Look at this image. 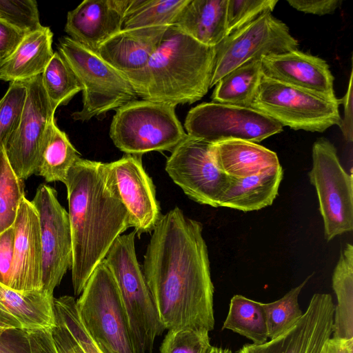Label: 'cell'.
Wrapping results in <instances>:
<instances>
[{"instance_id": "cell-1", "label": "cell", "mask_w": 353, "mask_h": 353, "mask_svg": "<svg viewBox=\"0 0 353 353\" xmlns=\"http://www.w3.org/2000/svg\"><path fill=\"white\" fill-rule=\"evenodd\" d=\"M203 225L178 207L152 230L143 273L165 329L210 332L214 285Z\"/></svg>"}, {"instance_id": "cell-2", "label": "cell", "mask_w": 353, "mask_h": 353, "mask_svg": "<svg viewBox=\"0 0 353 353\" xmlns=\"http://www.w3.org/2000/svg\"><path fill=\"white\" fill-rule=\"evenodd\" d=\"M64 184L72 244V282L79 296L130 223L108 163L80 158Z\"/></svg>"}, {"instance_id": "cell-3", "label": "cell", "mask_w": 353, "mask_h": 353, "mask_svg": "<svg viewBox=\"0 0 353 353\" xmlns=\"http://www.w3.org/2000/svg\"><path fill=\"white\" fill-rule=\"evenodd\" d=\"M214 55V47L205 46L170 26L134 91L142 99L174 106L193 103L210 88Z\"/></svg>"}, {"instance_id": "cell-4", "label": "cell", "mask_w": 353, "mask_h": 353, "mask_svg": "<svg viewBox=\"0 0 353 353\" xmlns=\"http://www.w3.org/2000/svg\"><path fill=\"white\" fill-rule=\"evenodd\" d=\"M136 232L120 235L103 262L118 288L137 353H151L165 330L146 284L135 250Z\"/></svg>"}, {"instance_id": "cell-5", "label": "cell", "mask_w": 353, "mask_h": 353, "mask_svg": "<svg viewBox=\"0 0 353 353\" xmlns=\"http://www.w3.org/2000/svg\"><path fill=\"white\" fill-rule=\"evenodd\" d=\"M76 307L101 353H137L118 288L103 261L90 276Z\"/></svg>"}, {"instance_id": "cell-6", "label": "cell", "mask_w": 353, "mask_h": 353, "mask_svg": "<svg viewBox=\"0 0 353 353\" xmlns=\"http://www.w3.org/2000/svg\"><path fill=\"white\" fill-rule=\"evenodd\" d=\"M59 53L82 86L83 107L72 114L74 120L88 121L137 99L125 77L97 52L63 37L59 40Z\"/></svg>"}, {"instance_id": "cell-7", "label": "cell", "mask_w": 353, "mask_h": 353, "mask_svg": "<svg viewBox=\"0 0 353 353\" xmlns=\"http://www.w3.org/2000/svg\"><path fill=\"white\" fill-rule=\"evenodd\" d=\"M175 107L149 100H133L116 109L110 137L125 154L172 151L187 135Z\"/></svg>"}, {"instance_id": "cell-8", "label": "cell", "mask_w": 353, "mask_h": 353, "mask_svg": "<svg viewBox=\"0 0 353 353\" xmlns=\"http://www.w3.org/2000/svg\"><path fill=\"white\" fill-rule=\"evenodd\" d=\"M339 99H330L263 75L250 108L283 127L323 132L339 125Z\"/></svg>"}, {"instance_id": "cell-9", "label": "cell", "mask_w": 353, "mask_h": 353, "mask_svg": "<svg viewBox=\"0 0 353 353\" xmlns=\"http://www.w3.org/2000/svg\"><path fill=\"white\" fill-rule=\"evenodd\" d=\"M310 182L316 190L324 236L330 241L353 230V178L340 163L334 145L325 138L312 145Z\"/></svg>"}, {"instance_id": "cell-10", "label": "cell", "mask_w": 353, "mask_h": 353, "mask_svg": "<svg viewBox=\"0 0 353 353\" xmlns=\"http://www.w3.org/2000/svg\"><path fill=\"white\" fill-rule=\"evenodd\" d=\"M299 43L285 23L265 13L228 35L214 47L210 88L225 74L256 59L298 49Z\"/></svg>"}, {"instance_id": "cell-11", "label": "cell", "mask_w": 353, "mask_h": 353, "mask_svg": "<svg viewBox=\"0 0 353 353\" xmlns=\"http://www.w3.org/2000/svg\"><path fill=\"white\" fill-rule=\"evenodd\" d=\"M184 127L188 136L211 143L233 139L259 143L283 130L280 123L252 108L216 102L191 108Z\"/></svg>"}, {"instance_id": "cell-12", "label": "cell", "mask_w": 353, "mask_h": 353, "mask_svg": "<svg viewBox=\"0 0 353 353\" xmlns=\"http://www.w3.org/2000/svg\"><path fill=\"white\" fill-rule=\"evenodd\" d=\"M212 145L187 134L172 150L165 169L188 197L200 204L217 208L232 177L216 165Z\"/></svg>"}, {"instance_id": "cell-13", "label": "cell", "mask_w": 353, "mask_h": 353, "mask_svg": "<svg viewBox=\"0 0 353 353\" xmlns=\"http://www.w3.org/2000/svg\"><path fill=\"white\" fill-rule=\"evenodd\" d=\"M38 213L42 247V290L53 296L72 263V244L68 213L57 191L46 184L37 188L31 201Z\"/></svg>"}, {"instance_id": "cell-14", "label": "cell", "mask_w": 353, "mask_h": 353, "mask_svg": "<svg viewBox=\"0 0 353 353\" xmlns=\"http://www.w3.org/2000/svg\"><path fill=\"white\" fill-rule=\"evenodd\" d=\"M26 101L17 128L3 145L13 170L22 180L37 173L46 128L54 119L41 83V74L25 81Z\"/></svg>"}, {"instance_id": "cell-15", "label": "cell", "mask_w": 353, "mask_h": 353, "mask_svg": "<svg viewBox=\"0 0 353 353\" xmlns=\"http://www.w3.org/2000/svg\"><path fill=\"white\" fill-rule=\"evenodd\" d=\"M334 307L330 294H314L290 329L264 343L245 344L236 353H323L332 334Z\"/></svg>"}, {"instance_id": "cell-16", "label": "cell", "mask_w": 353, "mask_h": 353, "mask_svg": "<svg viewBox=\"0 0 353 353\" xmlns=\"http://www.w3.org/2000/svg\"><path fill=\"white\" fill-rule=\"evenodd\" d=\"M108 163L129 214L130 227L139 237L152 232L161 215L155 188L143 168L141 155L125 154Z\"/></svg>"}, {"instance_id": "cell-17", "label": "cell", "mask_w": 353, "mask_h": 353, "mask_svg": "<svg viewBox=\"0 0 353 353\" xmlns=\"http://www.w3.org/2000/svg\"><path fill=\"white\" fill-rule=\"evenodd\" d=\"M14 256L9 288L26 292L42 290V247L38 213L24 196L14 223Z\"/></svg>"}, {"instance_id": "cell-18", "label": "cell", "mask_w": 353, "mask_h": 353, "mask_svg": "<svg viewBox=\"0 0 353 353\" xmlns=\"http://www.w3.org/2000/svg\"><path fill=\"white\" fill-rule=\"evenodd\" d=\"M168 27L121 29L96 52L123 74L134 88Z\"/></svg>"}, {"instance_id": "cell-19", "label": "cell", "mask_w": 353, "mask_h": 353, "mask_svg": "<svg viewBox=\"0 0 353 353\" xmlns=\"http://www.w3.org/2000/svg\"><path fill=\"white\" fill-rule=\"evenodd\" d=\"M264 76L330 99H336L327 62L298 49L261 57Z\"/></svg>"}, {"instance_id": "cell-20", "label": "cell", "mask_w": 353, "mask_h": 353, "mask_svg": "<svg viewBox=\"0 0 353 353\" xmlns=\"http://www.w3.org/2000/svg\"><path fill=\"white\" fill-rule=\"evenodd\" d=\"M130 0H84L67 15L65 31L68 37L97 51L105 41L122 29Z\"/></svg>"}, {"instance_id": "cell-21", "label": "cell", "mask_w": 353, "mask_h": 353, "mask_svg": "<svg viewBox=\"0 0 353 353\" xmlns=\"http://www.w3.org/2000/svg\"><path fill=\"white\" fill-rule=\"evenodd\" d=\"M0 323L8 329H50L56 324L54 298L43 290L21 292L0 283Z\"/></svg>"}, {"instance_id": "cell-22", "label": "cell", "mask_w": 353, "mask_h": 353, "mask_svg": "<svg viewBox=\"0 0 353 353\" xmlns=\"http://www.w3.org/2000/svg\"><path fill=\"white\" fill-rule=\"evenodd\" d=\"M52 37L50 28L46 26L28 33L0 63V79L12 83L41 74L54 54Z\"/></svg>"}, {"instance_id": "cell-23", "label": "cell", "mask_w": 353, "mask_h": 353, "mask_svg": "<svg viewBox=\"0 0 353 353\" xmlns=\"http://www.w3.org/2000/svg\"><path fill=\"white\" fill-rule=\"evenodd\" d=\"M283 176L280 164L243 179L232 178L219 207L250 212L270 205L278 195Z\"/></svg>"}, {"instance_id": "cell-24", "label": "cell", "mask_w": 353, "mask_h": 353, "mask_svg": "<svg viewBox=\"0 0 353 353\" xmlns=\"http://www.w3.org/2000/svg\"><path fill=\"white\" fill-rule=\"evenodd\" d=\"M212 154L219 169L234 179H243L280 165L276 152L243 140L212 143Z\"/></svg>"}, {"instance_id": "cell-25", "label": "cell", "mask_w": 353, "mask_h": 353, "mask_svg": "<svg viewBox=\"0 0 353 353\" xmlns=\"http://www.w3.org/2000/svg\"><path fill=\"white\" fill-rule=\"evenodd\" d=\"M228 0H189L174 24L198 42L215 47L227 37Z\"/></svg>"}, {"instance_id": "cell-26", "label": "cell", "mask_w": 353, "mask_h": 353, "mask_svg": "<svg viewBox=\"0 0 353 353\" xmlns=\"http://www.w3.org/2000/svg\"><path fill=\"white\" fill-rule=\"evenodd\" d=\"M80 158L67 134L57 127L54 119L50 121L43 136L36 174L48 183H64L69 170Z\"/></svg>"}, {"instance_id": "cell-27", "label": "cell", "mask_w": 353, "mask_h": 353, "mask_svg": "<svg viewBox=\"0 0 353 353\" xmlns=\"http://www.w3.org/2000/svg\"><path fill=\"white\" fill-rule=\"evenodd\" d=\"M332 281L337 299L332 338L353 340V245L351 243L346 244L341 250Z\"/></svg>"}, {"instance_id": "cell-28", "label": "cell", "mask_w": 353, "mask_h": 353, "mask_svg": "<svg viewBox=\"0 0 353 353\" xmlns=\"http://www.w3.org/2000/svg\"><path fill=\"white\" fill-rule=\"evenodd\" d=\"M263 75L261 59L243 64L217 82L212 102L250 108Z\"/></svg>"}, {"instance_id": "cell-29", "label": "cell", "mask_w": 353, "mask_h": 353, "mask_svg": "<svg viewBox=\"0 0 353 353\" xmlns=\"http://www.w3.org/2000/svg\"><path fill=\"white\" fill-rule=\"evenodd\" d=\"M222 330L238 333L255 345L265 343L268 336L263 303L239 294L233 296Z\"/></svg>"}, {"instance_id": "cell-30", "label": "cell", "mask_w": 353, "mask_h": 353, "mask_svg": "<svg viewBox=\"0 0 353 353\" xmlns=\"http://www.w3.org/2000/svg\"><path fill=\"white\" fill-rule=\"evenodd\" d=\"M189 0H130L122 29L170 26Z\"/></svg>"}, {"instance_id": "cell-31", "label": "cell", "mask_w": 353, "mask_h": 353, "mask_svg": "<svg viewBox=\"0 0 353 353\" xmlns=\"http://www.w3.org/2000/svg\"><path fill=\"white\" fill-rule=\"evenodd\" d=\"M41 83L53 111L66 105L82 86L59 52L54 54L41 74Z\"/></svg>"}, {"instance_id": "cell-32", "label": "cell", "mask_w": 353, "mask_h": 353, "mask_svg": "<svg viewBox=\"0 0 353 353\" xmlns=\"http://www.w3.org/2000/svg\"><path fill=\"white\" fill-rule=\"evenodd\" d=\"M23 180L19 179L0 147V233L12 227L25 196Z\"/></svg>"}, {"instance_id": "cell-33", "label": "cell", "mask_w": 353, "mask_h": 353, "mask_svg": "<svg viewBox=\"0 0 353 353\" xmlns=\"http://www.w3.org/2000/svg\"><path fill=\"white\" fill-rule=\"evenodd\" d=\"M312 275L307 276L299 285L291 289L280 299L263 303L268 338L273 339L283 334L301 317L303 312L299 305V295Z\"/></svg>"}, {"instance_id": "cell-34", "label": "cell", "mask_w": 353, "mask_h": 353, "mask_svg": "<svg viewBox=\"0 0 353 353\" xmlns=\"http://www.w3.org/2000/svg\"><path fill=\"white\" fill-rule=\"evenodd\" d=\"M27 94L26 81L10 83L0 99V147L3 146L17 128Z\"/></svg>"}, {"instance_id": "cell-35", "label": "cell", "mask_w": 353, "mask_h": 353, "mask_svg": "<svg viewBox=\"0 0 353 353\" xmlns=\"http://www.w3.org/2000/svg\"><path fill=\"white\" fill-rule=\"evenodd\" d=\"M212 347L208 332L176 329L168 330L160 353H210Z\"/></svg>"}, {"instance_id": "cell-36", "label": "cell", "mask_w": 353, "mask_h": 353, "mask_svg": "<svg viewBox=\"0 0 353 353\" xmlns=\"http://www.w3.org/2000/svg\"><path fill=\"white\" fill-rule=\"evenodd\" d=\"M0 20L26 33L43 27L35 0H0Z\"/></svg>"}, {"instance_id": "cell-37", "label": "cell", "mask_w": 353, "mask_h": 353, "mask_svg": "<svg viewBox=\"0 0 353 353\" xmlns=\"http://www.w3.org/2000/svg\"><path fill=\"white\" fill-rule=\"evenodd\" d=\"M278 0H228L227 36L259 16L271 12Z\"/></svg>"}, {"instance_id": "cell-38", "label": "cell", "mask_w": 353, "mask_h": 353, "mask_svg": "<svg viewBox=\"0 0 353 353\" xmlns=\"http://www.w3.org/2000/svg\"><path fill=\"white\" fill-rule=\"evenodd\" d=\"M54 301L55 314L61 319L84 352L101 353L79 319L74 298L63 296Z\"/></svg>"}, {"instance_id": "cell-39", "label": "cell", "mask_w": 353, "mask_h": 353, "mask_svg": "<svg viewBox=\"0 0 353 353\" xmlns=\"http://www.w3.org/2000/svg\"><path fill=\"white\" fill-rule=\"evenodd\" d=\"M14 225L0 233V283L9 287L14 256Z\"/></svg>"}, {"instance_id": "cell-40", "label": "cell", "mask_w": 353, "mask_h": 353, "mask_svg": "<svg viewBox=\"0 0 353 353\" xmlns=\"http://www.w3.org/2000/svg\"><path fill=\"white\" fill-rule=\"evenodd\" d=\"M0 353H30L26 330H0Z\"/></svg>"}, {"instance_id": "cell-41", "label": "cell", "mask_w": 353, "mask_h": 353, "mask_svg": "<svg viewBox=\"0 0 353 353\" xmlns=\"http://www.w3.org/2000/svg\"><path fill=\"white\" fill-rule=\"evenodd\" d=\"M27 34L0 20V63L14 51Z\"/></svg>"}, {"instance_id": "cell-42", "label": "cell", "mask_w": 353, "mask_h": 353, "mask_svg": "<svg viewBox=\"0 0 353 353\" xmlns=\"http://www.w3.org/2000/svg\"><path fill=\"white\" fill-rule=\"evenodd\" d=\"M296 10L316 15L333 13L342 3L341 0H287Z\"/></svg>"}, {"instance_id": "cell-43", "label": "cell", "mask_w": 353, "mask_h": 353, "mask_svg": "<svg viewBox=\"0 0 353 353\" xmlns=\"http://www.w3.org/2000/svg\"><path fill=\"white\" fill-rule=\"evenodd\" d=\"M50 329L26 330L30 353H58Z\"/></svg>"}, {"instance_id": "cell-44", "label": "cell", "mask_w": 353, "mask_h": 353, "mask_svg": "<svg viewBox=\"0 0 353 353\" xmlns=\"http://www.w3.org/2000/svg\"><path fill=\"white\" fill-rule=\"evenodd\" d=\"M339 103L343 105V117L339 125L344 139L348 143L353 141V114H352V71L350 73L348 88L345 96L339 99Z\"/></svg>"}, {"instance_id": "cell-45", "label": "cell", "mask_w": 353, "mask_h": 353, "mask_svg": "<svg viewBox=\"0 0 353 353\" xmlns=\"http://www.w3.org/2000/svg\"><path fill=\"white\" fill-rule=\"evenodd\" d=\"M323 353H353V340L330 338Z\"/></svg>"}, {"instance_id": "cell-46", "label": "cell", "mask_w": 353, "mask_h": 353, "mask_svg": "<svg viewBox=\"0 0 353 353\" xmlns=\"http://www.w3.org/2000/svg\"><path fill=\"white\" fill-rule=\"evenodd\" d=\"M210 353H232V351L229 348H223L213 346Z\"/></svg>"}, {"instance_id": "cell-47", "label": "cell", "mask_w": 353, "mask_h": 353, "mask_svg": "<svg viewBox=\"0 0 353 353\" xmlns=\"http://www.w3.org/2000/svg\"><path fill=\"white\" fill-rule=\"evenodd\" d=\"M0 330H11L8 329L6 326L0 323Z\"/></svg>"}]
</instances>
